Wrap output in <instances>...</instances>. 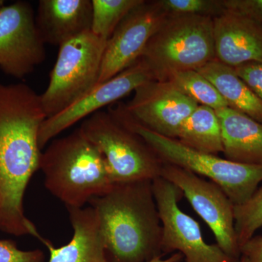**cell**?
I'll return each mask as SVG.
<instances>
[{"label":"cell","instance_id":"6da1fadb","mask_svg":"<svg viewBox=\"0 0 262 262\" xmlns=\"http://www.w3.org/2000/svg\"><path fill=\"white\" fill-rule=\"evenodd\" d=\"M111 262H147L163 256L152 181L117 183L89 202Z\"/></svg>","mask_w":262,"mask_h":262},{"label":"cell","instance_id":"7a4b0ae2","mask_svg":"<svg viewBox=\"0 0 262 262\" xmlns=\"http://www.w3.org/2000/svg\"><path fill=\"white\" fill-rule=\"evenodd\" d=\"M39 169L48 190L67 208H82L114 184L102 153L80 127L52 141L41 155Z\"/></svg>","mask_w":262,"mask_h":262},{"label":"cell","instance_id":"3957f363","mask_svg":"<svg viewBox=\"0 0 262 262\" xmlns=\"http://www.w3.org/2000/svg\"><path fill=\"white\" fill-rule=\"evenodd\" d=\"M110 113L141 136L164 163L187 169L220 186L234 206L246 203L262 182V165L234 163L196 151L177 139L160 135L127 116L120 104Z\"/></svg>","mask_w":262,"mask_h":262},{"label":"cell","instance_id":"277c9868","mask_svg":"<svg viewBox=\"0 0 262 262\" xmlns=\"http://www.w3.org/2000/svg\"><path fill=\"white\" fill-rule=\"evenodd\" d=\"M46 119L41 96L32 88L0 84V173L16 175L39 166V132Z\"/></svg>","mask_w":262,"mask_h":262},{"label":"cell","instance_id":"5b68a950","mask_svg":"<svg viewBox=\"0 0 262 262\" xmlns=\"http://www.w3.org/2000/svg\"><path fill=\"white\" fill-rule=\"evenodd\" d=\"M139 58L155 80H167L182 71L199 70L215 59L213 18L169 15Z\"/></svg>","mask_w":262,"mask_h":262},{"label":"cell","instance_id":"8992f818","mask_svg":"<svg viewBox=\"0 0 262 262\" xmlns=\"http://www.w3.org/2000/svg\"><path fill=\"white\" fill-rule=\"evenodd\" d=\"M102 153L114 184L154 180L164 162L149 144L110 112L98 111L80 127Z\"/></svg>","mask_w":262,"mask_h":262},{"label":"cell","instance_id":"52a82bcc","mask_svg":"<svg viewBox=\"0 0 262 262\" xmlns=\"http://www.w3.org/2000/svg\"><path fill=\"white\" fill-rule=\"evenodd\" d=\"M106 44L89 31L60 46L49 84L40 95L47 118L70 107L97 85Z\"/></svg>","mask_w":262,"mask_h":262},{"label":"cell","instance_id":"ba28073f","mask_svg":"<svg viewBox=\"0 0 262 262\" xmlns=\"http://www.w3.org/2000/svg\"><path fill=\"white\" fill-rule=\"evenodd\" d=\"M152 189L162 225L163 255L177 251L185 262H238L218 245L204 241L199 224L179 208L183 193L177 186L160 177L152 180Z\"/></svg>","mask_w":262,"mask_h":262},{"label":"cell","instance_id":"9c48e42d","mask_svg":"<svg viewBox=\"0 0 262 262\" xmlns=\"http://www.w3.org/2000/svg\"><path fill=\"white\" fill-rule=\"evenodd\" d=\"M160 177L182 191L198 214L211 228L221 249L236 261L241 250L234 228V205L223 189L211 181L177 165L164 163Z\"/></svg>","mask_w":262,"mask_h":262},{"label":"cell","instance_id":"30bf717a","mask_svg":"<svg viewBox=\"0 0 262 262\" xmlns=\"http://www.w3.org/2000/svg\"><path fill=\"white\" fill-rule=\"evenodd\" d=\"M169 15L160 0H143L131 10L106 42L98 84L110 80L139 60Z\"/></svg>","mask_w":262,"mask_h":262},{"label":"cell","instance_id":"8fae6325","mask_svg":"<svg viewBox=\"0 0 262 262\" xmlns=\"http://www.w3.org/2000/svg\"><path fill=\"white\" fill-rule=\"evenodd\" d=\"M45 42L38 32L30 3L17 1L0 10V69L24 78L46 58Z\"/></svg>","mask_w":262,"mask_h":262},{"label":"cell","instance_id":"7c38bea8","mask_svg":"<svg viewBox=\"0 0 262 262\" xmlns=\"http://www.w3.org/2000/svg\"><path fill=\"white\" fill-rule=\"evenodd\" d=\"M120 106L142 126L177 139L182 124L198 104L169 81L154 80L139 86L130 101Z\"/></svg>","mask_w":262,"mask_h":262},{"label":"cell","instance_id":"4fadbf2b","mask_svg":"<svg viewBox=\"0 0 262 262\" xmlns=\"http://www.w3.org/2000/svg\"><path fill=\"white\" fill-rule=\"evenodd\" d=\"M154 80L147 66L139 58L115 77L95 86L70 107L46 119L39 132V147L42 149L52 139L74 124L91 116L101 108L116 102L141 84Z\"/></svg>","mask_w":262,"mask_h":262},{"label":"cell","instance_id":"5bb4252c","mask_svg":"<svg viewBox=\"0 0 262 262\" xmlns=\"http://www.w3.org/2000/svg\"><path fill=\"white\" fill-rule=\"evenodd\" d=\"M215 59L234 68L262 61V26L225 10L213 18Z\"/></svg>","mask_w":262,"mask_h":262},{"label":"cell","instance_id":"9a60e30c","mask_svg":"<svg viewBox=\"0 0 262 262\" xmlns=\"http://www.w3.org/2000/svg\"><path fill=\"white\" fill-rule=\"evenodd\" d=\"M35 22L45 44L60 47L91 31L92 0H40Z\"/></svg>","mask_w":262,"mask_h":262},{"label":"cell","instance_id":"2e32d148","mask_svg":"<svg viewBox=\"0 0 262 262\" xmlns=\"http://www.w3.org/2000/svg\"><path fill=\"white\" fill-rule=\"evenodd\" d=\"M67 209L73 235L68 244L58 248L44 237L40 239L49 251L48 262H111L94 210L91 206Z\"/></svg>","mask_w":262,"mask_h":262},{"label":"cell","instance_id":"e0dca14e","mask_svg":"<svg viewBox=\"0 0 262 262\" xmlns=\"http://www.w3.org/2000/svg\"><path fill=\"white\" fill-rule=\"evenodd\" d=\"M215 113L222 127L225 159L262 165V124L229 106Z\"/></svg>","mask_w":262,"mask_h":262},{"label":"cell","instance_id":"ac0fdd59","mask_svg":"<svg viewBox=\"0 0 262 262\" xmlns=\"http://www.w3.org/2000/svg\"><path fill=\"white\" fill-rule=\"evenodd\" d=\"M196 71L213 84L229 107L262 124V100L237 75L233 67L214 59Z\"/></svg>","mask_w":262,"mask_h":262},{"label":"cell","instance_id":"d6986e66","mask_svg":"<svg viewBox=\"0 0 262 262\" xmlns=\"http://www.w3.org/2000/svg\"><path fill=\"white\" fill-rule=\"evenodd\" d=\"M177 140L202 152H223L222 127L215 110L198 105L182 124Z\"/></svg>","mask_w":262,"mask_h":262},{"label":"cell","instance_id":"ffe728a7","mask_svg":"<svg viewBox=\"0 0 262 262\" xmlns=\"http://www.w3.org/2000/svg\"><path fill=\"white\" fill-rule=\"evenodd\" d=\"M167 80L198 105L214 110L228 106L213 84L196 70L177 72Z\"/></svg>","mask_w":262,"mask_h":262},{"label":"cell","instance_id":"44dd1931","mask_svg":"<svg viewBox=\"0 0 262 262\" xmlns=\"http://www.w3.org/2000/svg\"><path fill=\"white\" fill-rule=\"evenodd\" d=\"M143 0H92L91 32L107 42L117 26Z\"/></svg>","mask_w":262,"mask_h":262},{"label":"cell","instance_id":"7402d4cb","mask_svg":"<svg viewBox=\"0 0 262 262\" xmlns=\"http://www.w3.org/2000/svg\"><path fill=\"white\" fill-rule=\"evenodd\" d=\"M234 216L236 237L241 250V246L262 227V186L246 203L234 206Z\"/></svg>","mask_w":262,"mask_h":262},{"label":"cell","instance_id":"603a6c76","mask_svg":"<svg viewBox=\"0 0 262 262\" xmlns=\"http://www.w3.org/2000/svg\"><path fill=\"white\" fill-rule=\"evenodd\" d=\"M170 15H204L214 18L225 11L222 0H160Z\"/></svg>","mask_w":262,"mask_h":262},{"label":"cell","instance_id":"cb8c5ba5","mask_svg":"<svg viewBox=\"0 0 262 262\" xmlns=\"http://www.w3.org/2000/svg\"><path fill=\"white\" fill-rule=\"evenodd\" d=\"M0 262H45L40 250L22 251L11 241H0Z\"/></svg>","mask_w":262,"mask_h":262},{"label":"cell","instance_id":"d4e9b609","mask_svg":"<svg viewBox=\"0 0 262 262\" xmlns=\"http://www.w3.org/2000/svg\"><path fill=\"white\" fill-rule=\"evenodd\" d=\"M225 10L237 13L262 26V0H222Z\"/></svg>","mask_w":262,"mask_h":262},{"label":"cell","instance_id":"484cf974","mask_svg":"<svg viewBox=\"0 0 262 262\" xmlns=\"http://www.w3.org/2000/svg\"><path fill=\"white\" fill-rule=\"evenodd\" d=\"M237 75L262 100V61H253L234 67Z\"/></svg>","mask_w":262,"mask_h":262},{"label":"cell","instance_id":"4316f807","mask_svg":"<svg viewBox=\"0 0 262 262\" xmlns=\"http://www.w3.org/2000/svg\"><path fill=\"white\" fill-rule=\"evenodd\" d=\"M241 256L248 262H262V236H253L241 247Z\"/></svg>","mask_w":262,"mask_h":262},{"label":"cell","instance_id":"83f0119b","mask_svg":"<svg viewBox=\"0 0 262 262\" xmlns=\"http://www.w3.org/2000/svg\"><path fill=\"white\" fill-rule=\"evenodd\" d=\"M163 257V256H157L147 262H182L184 259V256L179 252L174 253L170 257L165 258V259H164Z\"/></svg>","mask_w":262,"mask_h":262},{"label":"cell","instance_id":"f1b7e54d","mask_svg":"<svg viewBox=\"0 0 262 262\" xmlns=\"http://www.w3.org/2000/svg\"><path fill=\"white\" fill-rule=\"evenodd\" d=\"M238 262H248V261L247 260V258L244 257V256H241Z\"/></svg>","mask_w":262,"mask_h":262},{"label":"cell","instance_id":"f546056e","mask_svg":"<svg viewBox=\"0 0 262 262\" xmlns=\"http://www.w3.org/2000/svg\"><path fill=\"white\" fill-rule=\"evenodd\" d=\"M5 7V1L3 0H0V10Z\"/></svg>","mask_w":262,"mask_h":262}]
</instances>
